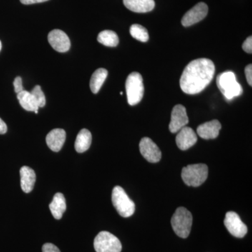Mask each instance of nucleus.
Listing matches in <instances>:
<instances>
[{"instance_id": "20", "label": "nucleus", "mask_w": 252, "mask_h": 252, "mask_svg": "<svg viewBox=\"0 0 252 252\" xmlns=\"http://www.w3.org/2000/svg\"><path fill=\"white\" fill-rule=\"evenodd\" d=\"M17 98L21 107L28 112H35L39 108L32 94L27 91L23 90L18 94Z\"/></svg>"}, {"instance_id": "22", "label": "nucleus", "mask_w": 252, "mask_h": 252, "mask_svg": "<svg viewBox=\"0 0 252 252\" xmlns=\"http://www.w3.org/2000/svg\"><path fill=\"white\" fill-rule=\"evenodd\" d=\"M97 41L104 46L115 47L119 44V39L115 32L104 31L99 32L97 36Z\"/></svg>"}, {"instance_id": "10", "label": "nucleus", "mask_w": 252, "mask_h": 252, "mask_svg": "<svg viewBox=\"0 0 252 252\" xmlns=\"http://www.w3.org/2000/svg\"><path fill=\"white\" fill-rule=\"evenodd\" d=\"M189 118L187 109L182 104H177L173 107L171 114V122L169 125V129L172 133L180 131L182 127L188 124Z\"/></svg>"}, {"instance_id": "7", "label": "nucleus", "mask_w": 252, "mask_h": 252, "mask_svg": "<svg viewBox=\"0 0 252 252\" xmlns=\"http://www.w3.org/2000/svg\"><path fill=\"white\" fill-rule=\"evenodd\" d=\"M94 248L96 252H121L122 245L115 235L102 231L94 238Z\"/></svg>"}, {"instance_id": "29", "label": "nucleus", "mask_w": 252, "mask_h": 252, "mask_svg": "<svg viewBox=\"0 0 252 252\" xmlns=\"http://www.w3.org/2000/svg\"><path fill=\"white\" fill-rule=\"evenodd\" d=\"M23 4H32L36 3L44 2V1H49V0H20Z\"/></svg>"}, {"instance_id": "26", "label": "nucleus", "mask_w": 252, "mask_h": 252, "mask_svg": "<svg viewBox=\"0 0 252 252\" xmlns=\"http://www.w3.org/2000/svg\"><path fill=\"white\" fill-rule=\"evenodd\" d=\"M243 49L248 54L252 53V36H249L248 39L245 41L243 44Z\"/></svg>"}, {"instance_id": "6", "label": "nucleus", "mask_w": 252, "mask_h": 252, "mask_svg": "<svg viewBox=\"0 0 252 252\" xmlns=\"http://www.w3.org/2000/svg\"><path fill=\"white\" fill-rule=\"evenodd\" d=\"M112 203L118 213L123 217H130L135 211V205L127 196L122 187L117 186L112 190Z\"/></svg>"}, {"instance_id": "30", "label": "nucleus", "mask_w": 252, "mask_h": 252, "mask_svg": "<svg viewBox=\"0 0 252 252\" xmlns=\"http://www.w3.org/2000/svg\"><path fill=\"white\" fill-rule=\"evenodd\" d=\"M7 132V126L5 124L4 121L0 118V134L3 135V134L6 133Z\"/></svg>"}, {"instance_id": "28", "label": "nucleus", "mask_w": 252, "mask_h": 252, "mask_svg": "<svg viewBox=\"0 0 252 252\" xmlns=\"http://www.w3.org/2000/svg\"><path fill=\"white\" fill-rule=\"evenodd\" d=\"M245 76H246L247 81H248L249 85L252 86V64H248L245 67Z\"/></svg>"}, {"instance_id": "3", "label": "nucleus", "mask_w": 252, "mask_h": 252, "mask_svg": "<svg viewBox=\"0 0 252 252\" xmlns=\"http://www.w3.org/2000/svg\"><path fill=\"white\" fill-rule=\"evenodd\" d=\"M193 217L185 207L177 209L172 217L171 224L176 234L182 238H188L191 230Z\"/></svg>"}, {"instance_id": "14", "label": "nucleus", "mask_w": 252, "mask_h": 252, "mask_svg": "<svg viewBox=\"0 0 252 252\" xmlns=\"http://www.w3.org/2000/svg\"><path fill=\"white\" fill-rule=\"evenodd\" d=\"M221 129V124L218 120L204 123L198 126L197 133L201 138L205 140H212L217 138Z\"/></svg>"}, {"instance_id": "4", "label": "nucleus", "mask_w": 252, "mask_h": 252, "mask_svg": "<svg viewBox=\"0 0 252 252\" xmlns=\"http://www.w3.org/2000/svg\"><path fill=\"white\" fill-rule=\"evenodd\" d=\"M127 102L131 106L136 105L142 100L144 96L143 78L138 72L129 74L126 81Z\"/></svg>"}, {"instance_id": "5", "label": "nucleus", "mask_w": 252, "mask_h": 252, "mask_svg": "<svg viewBox=\"0 0 252 252\" xmlns=\"http://www.w3.org/2000/svg\"><path fill=\"white\" fill-rule=\"evenodd\" d=\"M207 176L208 167L205 164H193L182 169V180L186 185L190 187H200L206 181Z\"/></svg>"}, {"instance_id": "23", "label": "nucleus", "mask_w": 252, "mask_h": 252, "mask_svg": "<svg viewBox=\"0 0 252 252\" xmlns=\"http://www.w3.org/2000/svg\"><path fill=\"white\" fill-rule=\"evenodd\" d=\"M130 33L131 36L137 40L142 42H147L149 40V33L147 30L143 26L139 24L132 25L130 27Z\"/></svg>"}, {"instance_id": "16", "label": "nucleus", "mask_w": 252, "mask_h": 252, "mask_svg": "<svg viewBox=\"0 0 252 252\" xmlns=\"http://www.w3.org/2000/svg\"><path fill=\"white\" fill-rule=\"evenodd\" d=\"M21 187L25 193H31L36 182V174L31 167L23 166L20 170Z\"/></svg>"}, {"instance_id": "19", "label": "nucleus", "mask_w": 252, "mask_h": 252, "mask_svg": "<svg viewBox=\"0 0 252 252\" xmlns=\"http://www.w3.org/2000/svg\"><path fill=\"white\" fill-rule=\"evenodd\" d=\"M91 142H92V135L90 131L87 129H82L76 138L75 144H74L76 151L78 153H84L90 148Z\"/></svg>"}, {"instance_id": "15", "label": "nucleus", "mask_w": 252, "mask_h": 252, "mask_svg": "<svg viewBox=\"0 0 252 252\" xmlns=\"http://www.w3.org/2000/svg\"><path fill=\"white\" fill-rule=\"evenodd\" d=\"M66 140L65 131L61 128L54 129L46 137L48 147L54 152H59L62 149Z\"/></svg>"}, {"instance_id": "31", "label": "nucleus", "mask_w": 252, "mask_h": 252, "mask_svg": "<svg viewBox=\"0 0 252 252\" xmlns=\"http://www.w3.org/2000/svg\"><path fill=\"white\" fill-rule=\"evenodd\" d=\"M1 41H0V51H1Z\"/></svg>"}, {"instance_id": "25", "label": "nucleus", "mask_w": 252, "mask_h": 252, "mask_svg": "<svg viewBox=\"0 0 252 252\" xmlns=\"http://www.w3.org/2000/svg\"><path fill=\"white\" fill-rule=\"evenodd\" d=\"M14 86L15 92L17 94L24 90L23 87V81L21 77H17L15 79L14 81Z\"/></svg>"}, {"instance_id": "17", "label": "nucleus", "mask_w": 252, "mask_h": 252, "mask_svg": "<svg viewBox=\"0 0 252 252\" xmlns=\"http://www.w3.org/2000/svg\"><path fill=\"white\" fill-rule=\"evenodd\" d=\"M127 9L136 13H147L155 7L154 0H124Z\"/></svg>"}, {"instance_id": "27", "label": "nucleus", "mask_w": 252, "mask_h": 252, "mask_svg": "<svg viewBox=\"0 0 252 252\" xmlns=\"http://www.w3.org/2000/svg\"><path fill=\"white\" fill-rule=\"evenodd\" d=\"M42 252H61V251L54 244L46 243L43 245Z\"/></svg>"}, {"instance_id": "8", "label": "nucleus", "mask_w": 252, "mask_h": 252, "mask_svg": "<svg viewBox=\"0 0 252 252\" xmlns=\"http://www.w3.org/2000/svg\"><path fill=\"white\" fill-rule=\"evenodd\" d=\"M224 224L230 234L236 238H243L248 233V227L240 220L238 214L234 212H227Z\"/></svg>"}, {"instance_id": "2", "label": "nucleus", "mask_w": 252, "mask_h": 252, "mask_svg": "<svg viewBox=\"0 0 252 252\" xmlns=\"http://www.w3.org/2000/svg\"><path fill=\"white\" fill-rule=\"evenodd\" d=\"M217 84L220 92L228 100L243 94V88L237 81L234 73L230 71L219 74Z\"/></svg>"}, {"instance_id": "24", "label": "nucleus", "mask_w": 252, "mask_h": 252, "mask_svg": "<svg viewBox=\"0 0 252 252\" xmlns=\"http://www.w3.org/2000/svg\"><path fill=\"white\" fill-rule=\"evenodd\" d=\"M31 94L35 99L36 104L40 107H44L46 104V97L40 86H36L31 91Z\"/></svg>"}, {"instance_id": "13", "label": "nucleus", "mask_w": 252, "mask_h": 252, "mask_svg": "<svg viewBox=\"0 0 252 252\" xmlns=\"http://www.w3.org/2000/svg\"><path fill=\"white\" fill-rule=\"evenodd\" d=\"M177 132L178 133L176 137V143L181 150H187L193 147L198 140L196 134L195 133L193 129L187 126L182 127Z\"/></svg>"}, {"instance_id": "11", "label": "nucleus", "mask_w": 252, "mask_h": 252, "mask_svg": "<svg viewBox=\"0 0 252 252\" xmlns=\"http://www.w3.org/2000/svg\"><path fill=\"white\" fill-rule=\"evenodd\" d=\"M48 40L50 45L58 52H67L70 49L71 43L69 37L61 30H54L50 32Z\"/></svg>"}, {"instance_id": "21", "label": "nucleus", "mask_w": 252, "mask_h": 252, "mask_svg": "<svg viewBox=\"0 0 252 252\" xmlns=\"http://www.w3.org/2000/svg\"><path fill=\"white\" fill-rule=\"evenodd\" d=\"M107 75H108V72L104 68H99L97 70L94 71L90 81L91 90L94 94H97L100 90Z\"/></svg>"}, {"instance_id": "18", "label": "nucleus", "mask_w": 252, "mask_h": 252, "mask_svg": "<svg viewBox=\"0 0 252 252\" xmlns=\"http://www.w3.org/2000/svg\"><path fill=\"white\" fill-rule=\"evenodd\" d=\"M66 200L64 195L61 193H57L54 195L52 202L49 205V209L51 214L56 220H61L63 213L65 212Z\"/></svg>"}, {"instance_id": "12", "label": "nucleus", "mask_w": 252, "mask_h": 252, "mask_svg": "<svg viewBox=\"0 0 252 252\" xmlns=\"http://www.w3.org/2000/svg\"><path fill=\"white\" fill-rule=\"evenodd\" d=\"M140 153L146 160L150 162H158L161 159V152L157 144L149 137H144L140 141Z\"/></svg>"}, {"instance_id": "1", "label": "nucleus", "mask_w": 252, "mask_h": 252, "mask_svg": "<svg viewBox=\"0 0 252 252\" xmlns=\"http://www.w3.org/2000/svg\"><path fill=\"white\" fill-rule=\"evenodd\" d=\"M215 73V64L211 60H194L182 73L180 79L181 89L187 94H198L210 84Z\"/></svg>"}, {"instance_id": "9", "label": "nucleus", "mask_w": 252, "mask_h": 252, "mask_svg": "<svg viewBox=\"0 0 252 252\" xmlns=\"http://www.w3.org/2000/svg\"><path fill=\"white\" fill-rule=\"evenodd\" d=\"M208 13V6L204 2H200L186 13L182 19V26L189 27L204 19Z\"/></svg>"}]
</instances>
